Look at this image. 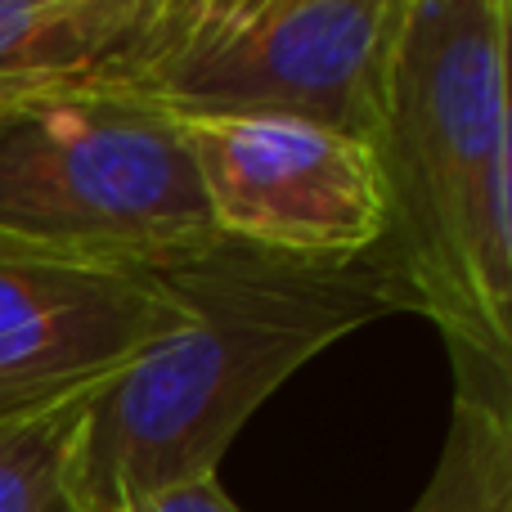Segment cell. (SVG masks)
I'll list each match as a JSON object with an SVG mask.
<instances>
[{"label": "cell", "instance_id": "1", "mask_svg": "<svg viewBox=\"0 0 512 512\" xmlns=\"http://www.w3.org/2000/svg\"><path fill=\"white\" fill-rule=\"evenodd\" d=\"M185 324L90 391L77 418L72 486L81 512H126L185 481L216 477L243 423L324 346L409 310L378 261H297L216 243L158 274Z\"/></svg>", "mask_w": 512, "mask_h": 512}, {"label": "cell", "instance_id": "2", "mask_svg": "<svg viewBox=\"0 0 512 512\" xmlns=\"http://www.w3.org/2000/svg\"><path fill=\"white\" fill-rule=\"evenodd\" d=\"M508 0H400L373 153L387 234L373 248L450 351L512 369Z\"/></svg>", "mask_w": 512, "mask_h": 512}, {"label": "cell", "instance_id": "3", "mask_svg": "<svg viewBox=\"0 0 512 512\" xmlns=\"http://www.w3.org/2000/svg\"><path fill=\"white\" fill-rule=\"evenodd\" d=\"M0 243L162 274L221 234L167 113L104 86H59L0 122Z\"/></svg>", "mask_w": 512, "mask_h": 512}, {"label": "cell", "instance_id": "4", "mask_svg": "<svg viewBox=\"0 0 512 512\" xmlns=\"http://www.w3.org/2000/svg\"><path fill=\"white\" fill-rule=\"evenodd\" d=\"M400 0H153L99 86L167 117H283L373 144Z\"/></svg>", "mask_w": 512, "mask_h": 512}, {"label": "cell", "instance_id": "5", "mask_svg": "<svg viewBox=\"0 0 512 512\" xmlns=\"http://www.w3.org/2000/svg\"><path fill=\"white\" fill-rule=\"evenodd\" d=\"M216 234L297 261H360L387 234L373 144L283 117H171Z\"/></svg>", "mask_w": 512, "mask_h": 512}, {"label": "cell", "instance_id": "6", "mask_svg": "<svg viewBox=\"0 0 512 512\" xmlns=\"http://www.w3.org/2000/svg\"><path fill=\"white\" fill-rule=\"evenodd\" d=\"M180 324L158 274L0 243V427L99 391Z\"/></svg>", "mask_w": 512, "mask_h": 512}, {"label": "cell", "instance_id": "7", "mask_svg": "<svg viewBox=\"0 0 512 512\" xmlns=\"http://www.w3.org/2000/svg\"><path fill=\"white\" fill-rule=\"evenodd\" d=\"M149 14L153 0H0V90L99 86Z\"/></svg>", "mask_w": 512, "mask_h": 512}, {"label": "cell", "instance_id": "8", "mask_svg": "<svg viewBox=\"0 0 512 512\" xmlns=\"http://www.w3.org/2000/svg\"><path fill=\"white\" fill-rule=\"evenodd\" d=\"M454 355V423L409 512H512V369Z\"/></svg>", "mask_w": 512, "mask_h": 512}, {"label": "cell", "instance_id": "9", "mask_svg": "<svg viewBox=\"0 0 512 512\" xmlns=\"http://www.w3.org/2000/svg\"><path fill=\"white\" fill-rule=\"evenodd\" d=\"M81 400L0 427V512H81L72 486Z\"/></svg>", "mask_w": 512, "mask_h": 512}, {"label": "cell", "instance_id": "10", "mask_svg": "<svg viewBox=\"0 0 512 512\" xmlns=\"http://www.w3.org/2000/svg\"><path fill=\"white\" fill-rule=\"evenodd\" d=\"M126 512H239V504L225 495V486L216 477H203V481H185V486H171L162 495L140 499Z\"/></svg>", "mask_w": 512, "mask_h": 512}]
</instances>
